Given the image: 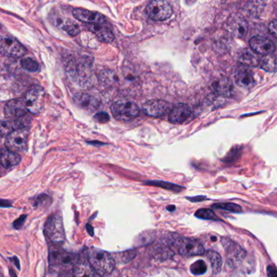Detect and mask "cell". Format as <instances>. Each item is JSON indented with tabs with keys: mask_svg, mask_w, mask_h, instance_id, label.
<instances>
[{
	"mask_svg": "<svg viewBox=\"0 0 277 277\" xmlns=\"http://www.w3.org/2000/svg\"><path fill=\"white\" fill-rule=\"evenodd\" d=\"M221 243L225 250L226 257H227L226 259L228 267L233 268L238 263L242 262L246 256V252L238 245V243H236L234 241L228 238H222Z\"/></svg>",
	"mask_w": 277,
	"mask_h": 277,
	"instance_id": "obj_4",
	"label": "cell"
},
{
	"mask_svg": "<svg viewBox=\"0 0 277 277\" xmlns=\"http://www.w3.org/2000/svg\"><path fill=\"white\" fill-rule=\"evenodd\" d=\"M194 215L196 217L203 219V220H215V221L219 220V218L217 215H215V212L211 209H208V208L199 209L196 211Z\"/></svg>",
	"mask_w": 277,
	"mask_h": 277,
	"instance_id": "obj_28",
	"label": "cell"
},
{
	"mask_svg": "<svg viewBox=\"0 0 277 277\" xmlns=\"http://www.w3.org/2000/svg\"><path fill=\"white\" fill-rule=\"evenodd\" d=\"M21 160L20 156L16 152L3 149L1 151V164L5 169H10L17 165Z\"/></svg>",
	"mask_w": 277,
	"mask_h": 277,
	"instance_id": "obj_19",
	"label": "cell"
},
{
	"mask_svg": "<svg viewBox=\"0 0 277 277\" xmlns=\"http://www.w3.org/2000/svg\"><path fill=\"white\" fill-rule=\"evenodd\" d=\"M89 261L94 272L101 277L111 274L116 264L114 259L109 253L95 248L89 250Z\"/></svg>",
	"mask_w": 277,
	"mask_h": 277,
	"instance_id": "obj_1",
	"label": "cell"
},
{
	"mask_svg": "<svg viewBox=\"0 0 277 277\" xmlns=\"http://www.w3.org/2000/svg\"><path fill=\"white\" fill-rule=\"evenodd\" d=\"M147 185H151V186H158L161 188L165 189L168 190L173 191L176 193H180L181 190H183L184 187L182 186H178V185H175V184L169 183V182H166V181H148Z\"/></svg>",
	"mask_w": 277,
	"mask_h": 277,
	"instance_id": "obj_27",
	"label": "cell"
},
{
	"mask_svg": "<svg viewBox=\"0 0 277 277\" xmlns=\"http://www.w3.org/2000/svg\"><path fill=\"white\" fill-rule=\"evenodd\" d=\"M85 27L93 33L101 42L109 43L114 40V35L107 26L100 24H86Z\"/></svg>",
	"mask_w": 277,
	"mask_h": 277,
	"instance_id": "obj_15",
	"label": "cell"
},
{
	"mask_svg": "<svg viewBox=\"0 0 277 277\" xmlns=\"http://www.w3.org/2000/svg\"><path fill=\"white\" fill-rule=\"evenodd\" d=\"M207 257L210 262L213 272L215 274L219 273L222 269V266H223V261H222V258L220 254L214 250H208L207 252Z\"/></svg>",
	"mask_w": 277,
	"mask_h": 277,
	"instance_id": "obj_24",
	"label": "cell"
},
{
	"mask_svg": "<svg viewBox=\"0 0 277 277\" xmlns=\"http://www.w3.org/2000/svg\"><path fill=\"white\" fill-rule=\"evenodd\" d=\"M74 17L86 24H100L103 25L106 21L101 13L87 10L83 8H75L72 11Z\"/></svg>",
	"mask_w": 277,
	"mask_h": 277,
	"instance_id": "obj_12",
	"label": "cell"
},
{
	"mask_svg": "<svg viewBox=\"0 0 277 277\" xmlns=\"http://www.w3.org/2000/svg\"><path fill=\"white\" fill-rule=\"evenodd\" d=\"M47 237L54 243H62L65 239V228L62 218L59 215L50 216L45 225Z\"/></svg>",
	"mask_w": 277,
	"mask_h": 277,
	"instance_id": "obj_6",
	"label": "cell"
},
{
	"mask_svg": "<svg viewBox=\"0 0 277 277\" xmlns=\"http://www.w3.org/2000/svg\"><path fill=\"white\" fill-rule=\"evenodd\" d=\"M167 210H169V211H174V210H176V207L173 205L169 206L167 208Z\"/></svg>",
	"mask_w": 277,
	"mask_h": 277,
	"instance_id": "obj_38",
	"label": "cell"
},
{
	"mask_svg": "<svg viewBox=\"0 0 277 277\" xmlns=\"http://www.w3.org/2000/svg\"><path fill=\"white\" fill-rule=\"evenodd\" d=\"M187 199L192 203H198L202 201L208 200V198L206 196H196V197H187Z\"/></svg>",
	"mask_w": 277,
	"mask_h": 277,
	"instance_id": "obj_36",
	"label": "cell"
},
{
	"mask_svg": "<svg viewBox=\"0 0 277 277\" xmlns=\"http://www.w3.org/2000/svg\"><path fill=\"white\" fill-rule=\"evenodd\" d=\"M267 277H277V269L274 266L268 265L267 267Z\"/></svg>",
	"mask_w": 277,
	"mask_h": 277,
	"instance_id": "obj_35",
	"label": "cell"
},
{
	"mask_svg": "<svg viewBox=\"0 0 277 277\" xmlns=\"http://www.w3.org/2000/svg\"><path fill=\"white\" fill-rule=\"evenodd\" d=\"M192 114V109L187 104H179L172 108L169 113V121L173 124H182Z\"/></svg>",
	"mask_w": 277,
	"mask_h": 277,
	"instance_id": "obj_14",
	"label": "cell"
},
{
	"mask_svg": "<svg viewBox=\"0 0 277 277\" xmlns=\"http://www.w3.org/2000/svg\"><path fill=\"white\" fill-rule=\"evenodd\" d=\"M111 111L115 118L119 121H130L138 117V106L129 100H117L111 106Z\"/></svg>",
	"mask_w": 277,
	"mask_h": 277,
	"instance_id": "obj_3",
	"label": "cell"
},
{
	"mask_svg": "<svg viewBox=\"0 0 277 277\" xmlns=\"http://www.w3.org/2000/svg\"><path fill=\"white\" fill-rule=\"evenodd\" d=\"M145 114L150 117H162L171 112V105L168 102L160 99H152L142 106Z\"/></svg>",
	"mask_w": 277,
	"mask_h": 277,
	"instance_id": "obj_10",
	"label": "cell"
},
{
	"mask_svg": "<svg viewBox=\"0 0 277 277\" xmlns=\"http://www.w3.org/2000/svg\"><path fill=\"white\" fill-rule=\"evenodd\" d=\"M268 30L274 37L277 38V20H272L268 25Z\"/></svg>",
	"mask_w": 277,
	"mask_h": 277,
	"instance_id": "obj_34",
	"label": "cell"
},
{
	"mask_svg": "<svg viewBox=\"0 0 277 277\" xmlns=\"http://www.w3.org/2000/svg\"><path fill=\"white\" fill-rule=\"evenodd\" d=\"M26 215H23L20 217L18 218L17 220L14 221L13 223V227L16 228V229H20L21 227H22L23 225L25 223V220H26Z\"/></svg>",
	"mask_w": 277,
	"mask_h": 277,
	"instance_id": "obj_33",
	"label": "cell"
},
{
	"mask_svg": "<svg viewBox=\"0 0 277 277\" xmlns=\"http://www.w3.org/2000/svg\"><path fill=\"white\" fill-rule=\"evenodd\" d=\"M44 96L45 91L42 87L35 85L31 87L22 98L28 112L38 113L43 106Z\"/></svg>",
	"mask_w": 277,
	"mask_h": 277,
	"instance_id": "obj_5",
	"label": "cell"
},
{
	"mask_svg": "<svg viewBox=\"0 0 277 277\" xmlns=\"http://www.w3.org/2000/svg\"><path fill=\"white\" fill-rule=\"evenodd\" d=\"M74 277H94V270L89 263H77L72 270Z\"/></svg>",
	"mask_w": 277,
	"mask_h": 277,
	"instance_id": "obj_23",
	"label": "cell"
},
{
	"mask_svg": "<svg viewBox=\"0 0 277 277\" xmlns=\"http://www.w3.org/2000/svg\"><path fill=\"white\" fill-rule=\"evenodd\" d=\"M3 202L5 203V204H1V207H3V208H7V207H11L12 206V204L7 202V201L3 200Z\"/></svg>",
	"mask_w": 277,
	"mask_h": 277,
	"instance_id": "obj_39",
	"label": "cell"
},
{
	"mask_svg": "<svg viewBox=\"0 0 277 277\" xmlns=\"http://www.w3.org/2000/svg\"><path fill=\"white\" fill-rule=\"evenodd\" d=\"M58 25L63 30H65V32L68 33L70 36H76L80 33L79 25L69 19H63L62 20H60Z\"/></svg>",
	"mask_w": 277,
	"mask_h": 277,
	"instance_id": "obj_26",
	"label": "cell"
},
{
	"mask_svg": "<svg viewBox=\"0 0 277 277\" xmlns=\"http://www.w3.org/2000/svg\"><path fill=\"white\" fill-rule=\"evenodd\" d=\"M29 129L26 128L18 129L9 134L6 139L5 146L9 151L13 152L22 151L27 146Z\"/></svg>",
	"mask_w": 277,
	"mask_h": 277,
	"instance_id": "obj_9",
	"label": "cell"
},
{
	"mask_svg": "<svg viewBox=\"0 0 277 277\" xmlns=\"http://www.w3.org/2000/svg\"><path fill=\"white\" fill-rule=\"evenodd\" d=\"M146 13L149 17L157 21H163L171 17L173 10L171 4L163 0H155L146 7Z\"/></svg>",
	"mask_w": 277,
	"mask_h": 277,
	"instance_id": "obj_7",
	"label": "cell"
},
{
	"mask_svg": "<svg viewBox=\"0 0 277 277\" xmlns=\"http://www.w3.org/2000/svg\"><path fill=\"white\" fill-rule=\"evenodd\" d=\"M238 60L242 64H244L247 66H251V67H257L260 65V62H261V60L258 54L250 50H244L241 52L238 56Z\"/></svg>",
	"mask_w": 277,
	"mask_h": 277,
	"instance_id": "obj_21",
	"label": "cell"
},
{
	"mask_svg": "<svg viewBox=\"0 0 277 277\" xmlns=\"http://www.w3.org/2000/svg\"><path fill=\"white\" fill-rule=\"evenodd\" d=\"M250 48L256 54L268 55L273 54L276 51V44L267 37L263 36H254L250 40Z\"/></svg>",
	"mask_w": 277,
	"mask_h": 277,
	"instance_id": "obj_11",
	"label": "cell"
},
{
	"mask_svg": "<svg viewBox=\"0 0 277 277\" xmlns=\"http://www.w3.org/2000/svg\"><path fill=\"white\" fill-rule=\"evenodd\" d=\"M28 112L22 99H13L6 104L4 114L8 118H19L25 116Z\"/></svg>",
	"mask_w": 277,
	"mask_h": 277,
	"instance_id": "obj_13",
	"label": "cell"
},
{
	"mask_svg": "<svg viewBox=\"0 0 277 277\" xmlns=\"http://www.w3.org/2000/svg\"><path fill=\"white\" fill-rule=\"evenodd\" d=\"M260 66L267 72H274L277 71V54H268L262 58Z\"/></svg>",
	"mask_w": 277,
	"mask_h": 277,
	"instance_id": "obj_25",
	"label": "cell"
},
{
	"mask_svg": "<svg viewBox=\"0 0 277 277\" xmlns=\"http://www.w3.org/2000/svg\"><path fill=\"white\" fill-rule=\"evenodd\" d=\"M94 121L101 124H105L110 121V117L106 112H99L94 116Z\"/></svg>",
	"mask_w": 277,
	"mask_h": 277,
	"instance_id": "obj_32",
	"label": "cell"
},
{
	"mask_svg": "<svg viewBox=\"0 0 277 277\" xmlns=\"http://www.w3.org/2000/svg\"><path fill=\"white\" fill-rule=\"evenodd\" d=\"M21 66L23 69L27 70L29 72H37L39 70V65L37 61L33 60L31 58H26L21 60Z\"/></svg>",
	"mask_w": 277,
	"mask_h": 277,
	"instance_id": "obj_31",
	"label": "cell"
},
{
	"mask_svg": "<svg viewBox=\"0 0 277 277\" xmlns=\"http://www.w3.org/2000/svg\"><path fill=\"white\" fill-rule=\"evenodd\" d=\"M172 244L180 255L186 257L202 255L205 252L202 242L195 238L175 237L173 238Z\"/></svg>",
	"mask_w": 277,
	"mask_h": 277,
	"instance_id": "obj_2",
	"label": "cell"
},
{
	"mask_svg": "<svg viewBox=\"0 0 277 277\" xmlns=\"http://www.w3.org/2000/svg\"><path fill=\"white\" fill-rule=\"evenodd\" d=\"M215 93L225 97H231L234 93V87L228 77H221L216 80L212 85Z\"/></svg>",
	"mask_w": 277,
	"mask_h": 277,
	"instance_id": "obj_17",
	"label": "cell"
},
{
	"mask_svg": "<svg viewBox=\"0 0 277 277\" xmlns=\"http://www.w3.org/2000/svg\"><path fill=\"white\" fill-rule=\"evenodd\" d=\"M26 122L22 120L11 121H2L1 123V134L2 136L9 135L13 132L17 131L18 129L26 128Z\"/></svg>",
	"mask_w": 277,
	"mask_h": 277,
	"instance_id": "obj_22",
	"label": "cell"
},
{
	"mask_svg": "<svg viewBox=\"0 0 277 277\" xmlns=\"http://www.w3.org/2000/svg\"><path fill=\"white\" fill-rule=\"evenodd\" d=\"M10 277H17V274H16L15 272H13V270H10Z\"/></svg>",
	"mask_w": 277,
	"mask_h": 277,
	"instance_id": "obj_40",
	"label": "cell"
},
{
	"mask_svg": "<svg viewBox=\"0 0 277 277\" xmlns=\"http://www.w3.org/2000/svg\"><path fill=\"white\" fill-rule=\"evenodd\" d=\"M235 82L238 87L248 89L255 85V77L250 69H242L236 72Z\"/></svg>",
	"mask_w": 277,
	"mask_h": 277,
	"instance_id": "obj_18",
	"label": "cell"
},
{
	"mask_svg": "<svg viewBox=\"0 0 277 277\" xmlns=\"http://www.w3.org/2000/svg\"><path fill=\"white\" fill-rule=\"evenodd\" d=\"M86 228H87V230L88 231V233H89V235H94V228H93L92 226L89 225V224L87 225Z\"/></svg>",
	"mask_w": 277,
	"mask_h": 277,
	"instance_id": "obj_37",
	"label": "cell"
},
{
	"mask_svg": "<svg viewBox=\"0 0 277 277\" xmlns=\"http://www.w3.org/2000/svg\"><path fill=\"white\" fill-rule=\"evenodd\" d=\"M212 208L215 209H220V210H228L229 212L239 213L242 210V208L240 206L235 203H216L212 205Z\"/></svg>",
	"mask_w": 277,
	"mask_h": 277,
	"instance_id": "obj_29",
	"label": "cell"
},
{
	"mask_svg": "<svg viewBox=\"0 0 277 277\" xmlns=\"http://www.w3.org/2000/svg\"><path fill=\"white\" fill-rule=\"evenodd\" d=\"M208 270V266L203 260H200L193 262L190 266V272L194 276H202L205 274Z\"/></svg>",
	"mask_w": 277,
	"mask_h": 277,
	"instance_id": "obj_30",
	"label": "cell"
},
{
	"mask_svg": "<svg viewBox=\"0 0 277 277\" xmlns=\"http://www.w3.org/2000/svg\"><path fill=\"white\" fill-rule=\"evenodd\" d=\"M73 100L77 106L86 111L92 112L99 108V101L94 96L89 94L80 93V94H75Z\"/></svg>",
	"mask_w": 277,
	"mask_h": 277,
	"instance_id": "obj_16",
	"label": "cell"
},
{
	"mask_svg": "<svg viewBox=\"0 0 277 277\" xmlns=\"http://www.w3.org/2000/svg\"><path fill=\"white\" fill-rule=\"evenodd\" d=\"M230 32L238 37H245L247 34L248 25L242 18H235L231 20L228 25Z\"/></svg>",
	"mask_w": 277,
	"mask_h": 277,
	"instance_id": "obj_20",
	"label": "cell"
},
{
	"mask_svg": "<svg viewBox=\"0 0 277 277\" xmlns=\"http://www.w3.org/2000/svg\"><path fill=\"white\" fill-rule=\"evenodd\" d=\"M0 51L8 57L20 58L26 52V49L14 37L3 36L0 41Z\"/></svg>",
	"mask_w": 277,
	"mask_h": 277,
	"instance_id": "obj_8",
	"label": "cell"
}]
</instances>
